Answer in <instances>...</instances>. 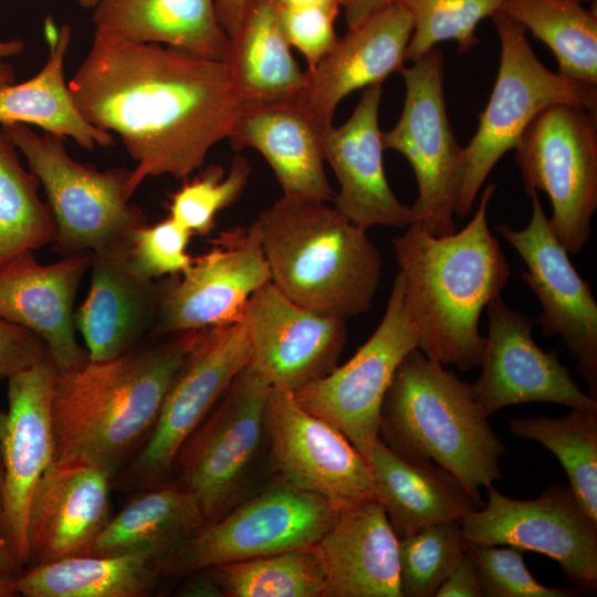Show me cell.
Returning a JSON list of instances; mask_svg holds the SVG:
<instances>
[{"instance_id": "21", "label": "cell", "mask_w": 597, "mask_h": 597, "mask_svg": "<svg viewBox=\"0 0 597 597\" xmlns=\"http://www.w3.org/2000/svg\"><path fill=\"white\" fill-rule=\"evenodd\" d=\"M114 475L84 460H55L42 475L28 516L27 568L87 555L111 519Z\"/></svg>"}, {"instance_id": "34", "label": "cell", "mask_w": 597, "mask_h": 597, "mask_svg": "<svg viewBox=\"0 0 597 597\" xmlns=\"http://www.w3.org/2000/svg\"><path fill=\"white\" fill-rule=\"evenodd\" d=\"M544 42L558 73L597 85V14L576 0H503L500 10Z\"/></svg>"}, {"instance_id": "15", "label": "cell", "mask_w": 597, "mask_h": 597, "mask_svg": "<svg viewBox=\"0 0 597 597\" xmlns=\"http://www.w3.org/2000/svg\"><path fill=\"white\" fill-rule=\"evenodd\" d=\"M57 369L51 358L8 378L0 409V533L11 557L28 563V516L34 491L55 459L52 398Z\"/></svg>"}, {"instance_id": "3", "label": "cell", "mask_w": 597, "mask_h": 597, "mask_svg": "<svg viewBox=\"0 0 597 597\" xmlns=\"http://www.w3.org/2000/svg\"><path fill=\"white\" fill-rule=\"evenodd\" d=\"M495 189L494 184L485 187L473 218L458 232L438 237L412 222L392 240L417 348L462 371L480 366L485 345L481 313L511 276L488 224Z\"/></svg>"}, {"instance_id": "40", "label": "cell", "mask_w": 597, "mask_h": 597, "mask_svg": "<svg viewBox=\"0 0 597 597\" xmlns=\"http://www.w3.org/2000/svg\"><path fill=\"white\" fill-rule=\"evenodd\" d=\"M251 174L248 159L235 155L228 172L211 165L170 196V217L192 234H209L217 214L234 203L244 191Z\"/></svg>"}, {"instance_id": "9", "label": "cell", "mask_w": 597, "mask_h": 597, "mask_svg": "<svg viewBox=\"0 0 597 597\" xmlns=\"http://www.w3.org/2000/svg\"><path fill=\"white\" fill-rule=\"evenodd\" d=\"M338 511L325 499L283 480L245 498L181 541L157 565L161 577L287 551L313 548Z\"/></svg>"}, {"instance_id": "31", "label": "cell", "mask_w": 597, "mask_h": 597, "mask_svg": "<svg viewBox=\"0 0 597 597\" xmlns=\"http://www.w3.org/2000/svg\"><path fill=\"white\" fill-rule=\"evenodd\" d=\"M223 61L243 103L296 101L305 83L274 0H250Z\"/></svg>"}, {"instance_id": "14", "label": "cell", "mask_w": 597, "mask_h": 597, "mask_svg": "<svg viewBox=\"0 0 597 597\" xmlns=\"http://www.w3.org/2000/svg\"><path fill=\"white\" fill-rule=\"evenodd\" d=\"M488 502L460 522L469 543L511 545L542 553L584 590L597 587V522L569 489L547 486L532 500L511 499L486 486Z\"/></svg>"}, {"instance_id": "27", "label": "cell", "mask_w": 597, "mask_h": 597, "mask_svg": "<svg viewBox=\"0 0 597 597\" xmlns=\"http://www.w3.org/2000/svg\"><path fill=\"white\" fill-rule=\"evenodd\" d=\"M324 132L296 101L243 103L229 137L233 149L252 148L273 170L284 197L329 201Z\"/></svg>"}, {"instance_id": "17", "label": "cell", "mask_w": 597, "mask_h": 597, "mask_svg": "<svg viewBox=\"0 0 597 597\" xmlns=\"http://www.w3.org/2000/svg\"><path fill=\"white\" fill-rule=\"evenodd\" d=\"M532 216L523 229L500 223L501 234L525 262L521 277L536 294L542 312L535 320L545 336H561L577 369L597 398V303L589 284L574 268L555 237L540 202L531 192Z\"/></svg>"}, {"instance_id": "20", "label": "cell", "mask_w": 597, "mask_h": 597, "mask_svg": "<svg viewBox=\"0 0 597 597\" xmlns=\"http://www.w3.org/2000/svg\"><path fill=\"white\" fill-rule=\"evenodd\" d=\"M241 323L250 363L271 387L290 392L332 371L346 344L345 320L293 302L271 282L252 294Z\"/></svg>"}, {"instance_id": "45", "label": "cell", "mask_w": 597, "mask_h": 597, "mask_svg": "<svg viewBox=\"0 0 597 597\" xmlns=\"http://www.w3.org/2000/svg\"><path fill=\"white\" fill-rule=\"evenodd\" d=\"M434 597H481L478 569L467 551L441 584Z\"/></svg>"}, {"instance_id": "42", "label": "cell", "mask_w": 597, "mask_h": 597, "mask_svg": "<svg viewBox=\"0 0 597 597\" xmlns=\"http://www.w3.org/2000/svg\"><path fill=\"white\" fill-rule=\"evenodd\" d=\"M191 235L170 216L155 224L146 223L136 229L128 248L133 269L151 280L184 274L193 261L187 252Z\"/></svg>"}, {"instance_id": "39", "label": "cell", "mask_w": 597, "mask_h": 597, "mask_svg": "<svg viewBox=\"0 0 597 597\" xmlns=\"http://www.w3.org/2000/svg\"><path fill=\"white\" fill-rule=\"evenodd\" d=\"M467 545L460 522L431 525L400 538L401 597H434Z\"/></svg>"}, {"instance_id": "38", "label": "cell", "mask_w": 597, "mask_h": 597, "mask_svg": "<svg viewBox=\"0 0 597 597\" xmlns=\"http://www.w3.org/2000/svg\"><path fill=\"white\" fill-rule=\"evenodd\" d=\"M503 0H395L412 21L406 61L416 62L443 41L467 53L479 42L476 25L500 10Z\"/></svg>"}, {"instance_id": "18", "label": "cell", "mask_w": 597, "mask_h": 597, "mask_svg": "<svg viewBox=\"0 0 597 597\" xmlns=\"http://www.w3.org/2000/svg\"><path fill=\"white\" fill-rule=\"evenodd\" d=\"M181 275L167 276L154 335L201 331L241 321L252 294L271 282L252 223L220 232Z\"/></svg>"}, {"instance_id": "48", "label": "cell", "mask_w": 597, "mask_h": 597, "mask_svg": "<svg viewBox=\"0 0 597 597\" xmlns=\"http://www.w3.org/2000/svg\"><path fill=\"white\" fill-rule=\"evenodd\" d=\"M0 502H1V467H0ZM23 570L19 568L10 553L7 549V546L3 542V538L0 533V575L9 578H15Z\"/></svg>"}, {"instance_id": "43", "label": "cell", "mask_w": 597, "mask_h": 597, "mask_svg": "<svg viewBox=\"0 0 597 597\" xmlns=\"http://www.w3.org/2000/svg\"><path fill=\"white\" fill-rule=\"evenodd\" d=\"M339 6L284 8L277 6L279 21L290 46L297 49L313 69L335 45V20Z\"/></svg>"}, {"instance_id": "1", "label": "cell", "mask_w": 597, "mask_h": 597, "mask_svg": "<svg viewBox=\"0 0 597 597\" xmlns=\"http://www.w3.org/2000/svg\"><path fill=\"white\" fill-rule=\"evenodd\" d=\"M67 86L82 116L117 134L136 161L133 195L149 177L200 169L243 106L223 60L96 29Z\"/></svg>"}, {"instance_id": "29", "label": "cell", "mask_w": 597, "mask_h": 597, "mask_svg": "<svg viewBox=\"0 0 597 597\" xmlns=\"http://www.w3.org/2000/svg\"><path fill=\"white\" fill-rule=\"evenodd\" d=\"M95 29L124 39L158 43L223 60L229 36L216 0H100Z\"/></svg>"}, {"instance_id": "46", "label": "cell", "mask_w": 597, "mask_h": 597, "mask_svg": "<svg viewBox=\"0 0 597 597\" xmlns=\"http://www.w3.org/2000/svg\"><path fill=\"white\" fill-rule=\"evenodd\" d=\"M394 2L395 0H341V7L344 8L348 29H352Z\"/></svg>"}, {"instance_id": "10", "label": "cell", "mask_w": 597, "mask_h": 597, "mask_svg": "<svg viewBox=\"0 0 597 597\" xmlns=\"http://www.w3.org/2000/svg\"><path fill=\"white\" fill-rule=\"evenodd\" d=\"M514 150L525 192L548 196L555 237L568 253H578L590 237L597 209L596 112L551 105L533 118Z\"/></svg>"}, {"instance_id": "2", "label": "cell", "mask_w": 597, "mask_h": 597, "mask_svg": "<svg viewBox=\"0 0 597 597\" xmlns=\"http://www.w3.org/2000/svg\"><path fill=\"white\" fill-rule=\"evenodd\" d=\"M201 331L149 335L124 353L57 370L55 460H84L114 479L145 443L166 394Z\"/></svg>"}, {"instance_id": "28", "label": "cell", "mask_w": 597, "mask_h": 597, "mask_svg": "<svg viewBox=\"0 0 597 597\" xmlns=\"http://www.w3.org/2000/svg\"><path fill=\"white\" fill-rule=\"evenodd\" d=\"M376 498L398 540L436 524L461 522L480 505L447 469L406 459L377 439L368 461Z\"/></svg>"}, {"instance_id": "35", "label": "cell", "mask_w": 597, "mask_h": 597, "mask_svg": "<svg viewBox=\"0 0 597 597\" xmlns=\"http://www.w3.org/2000/svg\"><path fill=\"white\" fill-rule=\"evenodd\" d=\"M212 596L324 597L325 579L313 548L287 551L200 570Z\"/></svg>"}, {"instance_id": "37", "label": "cell", "mask_w": 597, "mask_h": 597, "mask_svg": "<svg viewBox=\"0 0 597 597\" xmlns=\"http://www.w3.org/2000/svg\"><path fill=\"white\" fill-rule=\"evenodd\" d=\"M510 430L555 454L569 489L588 516L597 522V411L570 409L557 418H517L511 420Z\"/></svg>"}, {"instance_id": "53", "label": "cell", "mask_w": 597, "mask_h": 597, "mask_svg": "<svg viewBox=\"0 0 597 597\" xmlns=\"http://www.w3.org/2000/svg\"><path fill=\"white\" fill-rule=\"evenodd\" d=\"M77 1L82 7L88 8V9H94L100 2V0H77Z\"/></svg>"}, {"instance_id": "16", "label": "cell", "mask_w": 597, "mask_h": 597, "mask_svg": "<svg viewBox=\"0 0 597 597\" xmlns=\"http://www.w3.org/2000/svg\"><path fill=\"white\" fill-rule=\"evenodd\" d=\"M269 457L283 480L314 493L338 512L377 499L369 463L328 421L301 407L292 392L271 388Z\"/></svg>"}, {"instance_id": "8", "label": "cell", "mask_w": 597, "mask_h": 597, "mask_svg": "<svg viewBox=\"0 0 597 597\" xmlns=\"http://www.w3.org/2000/svg\"><path fill=\"white\" fill-rule=\"evenodd\" d=\"M271 388L249 363L177 453L170 479L196 498L206 524L245 499L269 452Z\"/></svg>"}, {"instance_id": "6", "label": "cell", "mask_w": 597, "mask_h": 597, "mask_svg": "<svg viewBox=\"0 0 597 597\" xmlns=\"http://www.w3.org/2000/svg\"><path fill=\"white\" fill-rule=\"evenodd\" d=\"M42 185L53 214V250L61 256L126 242L147 216L130 203L132 169L98 170L72 158L64 138L38 134L29 125H1Z\"/></svg>"}, {"instance_id": "49", "label": "cell", "mask_w": 597, "mask_h": 597, "mask_svg": "<svg viewBox=\"0 0 597 597\" xmlns=\"http://www.w3.org/2000/svg\"><path fill=\"white\" fill-rule=\"evenodd\" d=\"M276 6L284 8H300L312 6H339L341 0H274Z\"/></svg>"}, {"instance_id": "12", "label": "cell", "mask_w": 597, "mask_h": 597, "mask_svg": "<svg viewBox=\"0 0 597 597\" xmlns=\"http://www.w3.org/2000/svg\"><path fill=\"white\" fill-rule=\"evenodd\" d=\"M250 360L241 321L206 328L177 371L151 432L113 485L137 492L170 479L184 442Z\"/></svg>"}, {"instance_id": "32", "label": "cell", "mask_w": 597, "mask_h": 597, "mask_svg": "<svg viewBox=\"0 0 597 597\" xmlns=\"http://www.w3.org/2000/svg\"><path fill=\"white\" fill-rule=\"evenodd\" d=\"M206 524L196 498L168 479L137 491L96 537L91 555H140L158 562Z\"/></svg>"}, {"instance_id": "11", "label": "cell", "mask_w": 597, "mask_h": 597, "mask_svg": "<svg viewBox=\"0 0 597 597\" xmlns=\"http://www.w3.org/2000/svg\"><path fill=\"white\" fill-rule=\"evenodd\" d=\"M404 67L405 102L396 125L381 133L384 149L410 164L418 196L411 206L416 223L433 235L457 231L455 202L463 175V148L448 118L442 52L436 48Z\"/></svg>"}, {"instance_id": "47", "label": "cell", "mask_w": 597, "mask_h": 597, "mask_svg": "<svg viewBox=\"0 0 597 597\" xmlns=\"http://www.w3.org/2000/svg\"><path fill=\"white\" fill-rule=\"evenodd\" d=\"M250 0H216V11L219 23L232 38L239 30Z\"/></svg>"}, {"instance_id": "44", "label": "cell", "mask_w": 597, "mask_h": 597, "mask_svg": "<svg viewBox=\"0 0 597 597\" xmlns=\"http://www.w3.org/2000/svg\"><path fill=\"white\" fill-rule=\"evenodd\" d=\"M51 358L45 343L30 329L0 318V379Z\"/></svg>"}, {"instance_id": "52", "label": "cell", "mask_w": 597, "mask_h": 597, "mask_svg": "<svg viewBox=\"0 0 597 597\" xmlns=\"http://www.w3.org/2000/svg\"><path fill=\"white\" fill-rule=\"evenodd\" d=\"M18 596L14 586L13 578L4 577L0 575V597H15Z\"/></svg>"}, {"instance_id": "5", "label": "cell", "mask_w": 597, "mask_h": 597, "mask_svg": "<svg viewBox=\"0 0 597 597\" xmlns=\"http://www.w3.org/2000/svg\"><path fill=\"white\" fill-rule=\"evenodd\" d=\"M379 438L406 459L447 469L482 506L480 488L501 479L505 446L479 410L472 386L418 348L401 360L386 391Z\"/></svg>"}, {"instance_id": "24", "label": "cell", "mask_w": 597, "mask_h": 597, "mask_svg": "<svg viewBox=\"0 0 597 597\" xmlns=\"http://www.w3.org/2000/svg\"><path fill=\"white\" fill-rule=\"evenodd\" d=\"M411 33V18L397 3L348 29L313 69L305 71L297 104L327 130L344 97L356 90L383 84L390 74L402 71Z\"/></svg>"}, {"instance_id": "13", "label": "cell", "mask_w": 597, "mask_h": 597, "mask_svg": "<svg viewBox=\"0 0 597 597\" xmlns=\"http://www.w3.org/2000/svg\"><path fill=\"white\" fill-rule=\"evenodd\" d=\"M418 347V334L397 272L386 310L371 336L344 365L292 392L308 412L336 427L369 461L379 438L384 397L401 360Z\"/></svg>"}, {"instance_id": "22", "label": "cell", "mask_w": 597, "mask_h": 597, "mask_svg": "<svg viewBox=\"0 0 597 597\" xmlns=\"http://www.w3.org/2000/svg\"><path fill=\"white\" fill-rule=\"evenodd\" d=\"M90 265L91 253L41 264L29 250L0 266V318L41 337L57 370L76 369L90 360L74 321L75 295Z\"/></svg>"}, {"instance_id": "50", "label": "cell", "mask_w": 597, "mask_h": 597, "mask_svg": "<svg viewBox=\"0 0 597 597\" xmlns=\"http://www.w3.org/2000/svg\"><path fill=\"white\" fill-rule=\"evenodd\" d=\"M24 50L23 41L19 39L0 41V59L18 55Z\"/></svg>"}, {"instance_id": "36", "label": "cell", "mask_w": 597, "mask_h": 597, "mask_svg": "<svg viewBox=\"0 0 597 597\" xmlns=\"http://www.w3.org/2000/svg\"><path fill=\"white\" fill-rule=\"evenodd\" d=\"M17 147L0 125V266L24 251L54 241L56 226L40 181L24 169Z\"/></svg>"}, {"instance_id": "41", "label": "cell", "mask_w": 597, "mask_h": 597, "mask_svg": "<svg viewBox=\"0 0 597 597\" xmlns=\"http://www.w3.org/2000/svg\"><path fill=\"white\" fill-rule=\"evenodd\" d=\"M481 586V597H570L574 590L547 587L526 567L523 549L511 545L467 542Z\"/></svg>"}, {"instance_id": "30", "label": "cell", "mask_w": 597, "mask_h": 597, "mask_svg": "<svg viewBox=\"0 0 597 597\" xmlns=\"http://www.w3.org/2000/svg\"><path fill=\"white\" fill-rule=\"evenodd\" d=\"M49 56L43 67L22 83L0 88V125H34L45 133L71 137L84 149L114 144L111 133L88 123L78 112L64 78V60L71 41V28H57L45 21Z\"/></svg>"}, {"instance_id": "23", "label": "cell", "mask_w": 597, "mask_h": 597, "mask_svg": "<svg viewBox=\"0 0 597 597\" xmlns=\"http://www.w3.org/2000/svg\"><path fill=\"white\" fill-rule=\"evenodd\" d=\"M381 84L365 88L350 117L324 132L325 160L338 181L334 207L356 226L405 229L415 221L410 206L394 193L386 178L379 128Z\"/></svg>"}, {"instance_id": "33", "label": "cell", "mask_w": 597, "mask_h": 597, "mask_svg": "<svg viewBox=\"0 0 597 597\" xmlns=\"http://www.w3.org/2000/svg\"><path fill=\"white\" fill-rule=\"evenodd\" d=\"M160 578L153 558L87 554L27 568L13 586L24 597H140Z\"/></svg>"}, {"instance_id": "54", "label": "cell", "mask_w": 597, "mask_h": 597, "mask_svg": "<svg viewBox=\"0 0 597 597\" xmlns=\"http://www.w3.org/2000/svg\"><path fill=\"white\" fill-rule=\"evenodd\" d=\"M576 1L582 2V3H584V2H594L595 3L596 2V0H576Z\"/></svg>"}, {"instance_id": "7", "label": "cell", "mask_w": 597, "mask_h": 597, "mask_svg": "<svg viewBox=\"0 0 597 597\" xmlns=\"http://www.w3.org/2000/svg\"><path fill=\"white\" fill-rule=\"evenodd\" d=\"M491 18L501 44L500 64L490 100L479 115L475 134L463 147V175L454 209L460 218L471 212L493 167L514 149L540 112L554 104L597 109V85L548 70L532 50L521 24L501 11Z\"/></svg>"}, {"instance_id": "26", "label": "cell", "mask_w": 597, "mask_h": 597, "mask_svg": "<svg viewBox=\"0 0 597 597\" xmlns=\"http://www.w3.org/2000/svg\"><path fill=\"white\" fill-rule=\"evenodd\" d=\"M398 542L377 499L341 511L313 547L324 597H401Z\"/></svg>"}, {"instance_id": "19", "label": "cell", "mask_w": 597, "mask_h": 597, "mask_svg": "<svg viewBox=\"0 0 597 597\" xmlns=\"http://www.w3.org/2000/svg\"><path fill=\"white\" fill-rule=\"evenodd\" d=\"M488 334L481 374L471 385L474 401L489 418L512 405L544 401L597 411V400L585 394L561 364L533 338L536 321L509 306L500 296L486 305Z\"/></svg>"}, {"instance_id": "4", "label": "cell", "mask_w": 597, "mask_h": 597, "mask_svg": "<svg viewBox=\"0 0 597 597\" xmlns=\"http://www.w3.org/2000/svg\"><path fill=\"white\" fill-rule=\"evenodd\" d=\"M253 223L271 283L286 297L345 321L371 308L381 254L334 206L282 196Z\"/></svg>"}, {"instance_id": "51", "label": "cell", "mask_w": 597, "mask_h": 597, "mask_svg": "<svg viewBox=\"0 0 597 597\" xmlns=\"http://www.w3.org/2000/svg\"><path fill=\"white\" fill-rule=\"evenodd\" d=\"M0 59V88L15 83V73L13 67Z\"/></svg>"}, {"instance_id": "25", "label": "cell", "mask_w": 597, "mask_h": 597, "mask_svg": "<svg viewBox=\"0 0 597 597\" xmlns=\"http://www.w3.org/2000/svg\"><path fill=\"white\" fill-rule=\"evenodd\" d=\"M129 240L91 253L90 289L74 315L90 360L109 359L137 345L151 335L157 320L166 277L147 279L133 269Z\"/></svg>"}]
</instances>
